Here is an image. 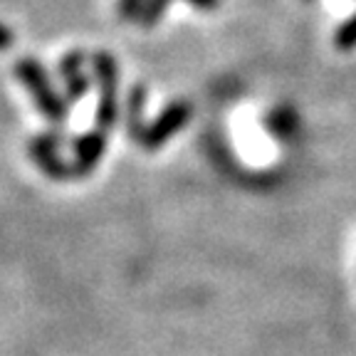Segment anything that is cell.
<instances>
[{
	"instance_id": "1",
	"label": "cell",
	"mask_w": 356,
	"mask_h": 356,
	"mask_svg": "<svg viewBox=\"0 0 356 356\" xmlns=\"http://www.w3.org/2000/svg\"><path fill=\"white\" fill-rule=\"evenodd\" d=\"M95 74L99 84V104H97V129L109 131L119 122V67L109 52L95 55Z\"/></svg>"
},
{
	"instance_id": "2",
	"label": "cell",
	"mask_w": 356,
	"mask_h": 356,
	"mask_svg": "<svg viewBox=\"0 0 356 356\" xmlns=\"http://www.w3.org/2000/svg\"><path fill=\"white\" fill-rule=\"evenodd\" d=\"M193 117V104L188 99H173L171 104L163 106V111L149 127L144 129V136H141L139 146L146 151L161 149L173 134H178L181 129H186V124Z\"/></svg>"
},
{
	"instance_id": "3",
	"label": "cell",
	"mask_w": 356,
	"mask_h": 356,
	"mask_svg": "<svg viewBox=\"0 0 356 356\" xmlns=\"http://www.w3.org/2000/svg\"><path fill=\"white\" fill-rule=\"evenodd\" d=\"M17 72L22 74V79L28 82V87L33 89L35 99H38V106L47 114V117L52 119V122H62L65 119V104H62L60 97L52 92L50 82H47V77H44V72L40 70L35 62H22L20 70Z\"/></svg>"
},
{
	"instance_id": "4",
	"label": "cell",
	"mask_w": 356,
	"mask_h": 356,
	"mask_svg": "<svg viewBox=\"0 0 356 356\" xmlns=\"http://www.w3.org/2000/svg\"><path fill=\"white\" fill-rule=\"evenodd\" d=\"M106 149V131H102V129H95V131L84 134L82 139L74 144V159H77V163H74V171L79 173V176H84V173L95 171V166L102 161V154H104Z\"/></svg>"
},
{
	"instance_id": "5",
	"label": "cell",
	"mask_w": 356,
	"mask_h": 356,
	"mask_svg": "<svg viewBox=\"0 0 356 356\" xmlns=\"http://www.w3.org/2000/svg\"><path fill=\"white\" fill-rule=\"evenodd\" d=\"M144 109H146V84H134L127 99V131L134 144L144 136Z\"/></svg>"
},
{
	"instance_id": "6",
	"label": "cell",
	"mask_w": 356,
	"mask_h": 356,
	"mask_svg": "<svg viewBox=\"0 0 356 356\" xmlns=\"http://www.w3.org/2000/svg\"><path fill=\"white\" fill-rule=\"evenodd\" d=\"M173 0H146L144 10H141L139 15V28L141 30H154L159 22L163 20V15H166V10L171 8Z\"/></svg>"
},
{
	"instance_id": "7",
	"label": "cell",
	"mask_w": 356,
	"mask_h": 356,
	"mask_svg": "<svg viewBox=\"0 0 356 356\" xmlns=\"http://www.w3.org/2000/svg\"><path fill=\"white\" fill-rule=\"evenodd\" d=\"M334 47L341 52H349L356 47V13H351L334 33Z\"/></svg>"
},
{
	"instance_id": "8",
	"label": "cell",
	"mask_w": 356,
	"mask_h": 356,
	"mask_svg": "<svg viewBox=\"0 0 356 356\" xmlns=\"http://www.w3.org/2000/svg\"><path fill=\"white\" fill-rule=\"evenodd\" d=\"M146 0H119L117 3V15L122 17L124 22H136L141 15V10H144Z\"/></svg>"
},
{
	"instance_id": "9",
	"label": "cell",
	"mask_w": 356,
	"mask_h": 356,
	"mask_svg": "<svg viewBox=\"0 0 356 356\" xmlns=\"http://www.w3.org/2000/svg\"><path fill=\"white\" fill-rule=\"evenodd\" d=\"M87 89H89V79L84 77L82 72L72 74V77H67V97H70L72 102L87 95Z\"/></svg>"
},
{
	"instance_id": "10",
	"label": "cell",
	"mask_w": 356,
	"mask_h": 356,
	"mask_svg": "<svg viewBox=\"0 0 356 356\" xmlns=\"http://www.w3.org/2000/svg\"><path fill=\"white\" fill-rule=\"evenodd\" d=\"M184 3H188L191 8L203 10V13H211V10H218V8H220V0H184Z\"/></svg>"
},
{
	"instance_id": "11",
	"label": "cell",
	"mask_w": 356,
	"mask_h": 356,
	"mask_svg": "<svg viewBox=\"0 0 356 356\" xmlns=\"http://www.w3.org/2000/svg\"><path fill=\"white\" fill-rule=\"evenodd\" d=\"M307 3H312V0H307Z\"/></svg>"
}]
</instances>
